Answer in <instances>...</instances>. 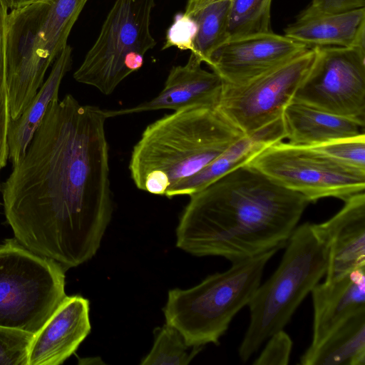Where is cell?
Here are the masks:
<instances>
[{"mask_svg": "<svg viewBox=\"0 0 365 365\" xmlns=\"http://www.w3.org/2000/svg\"><path fill=\"white\" fill-rule=\"evenodd\" d=\"M107 118L71 94L54 100L1 186L14 238L65 270L96 255L111 220Z\"/></svg>", "mask_w": 365, "mask_h": 365, "instance_id": "1", "label": "cell"}, {"mask_svg": "<svg viewBox=\"0 0 365 365\" xmlns=\"http://www.w3.org/2000/svg\"><path fill=\"white\" fill-rule=\"evenodd\" d=\"M190 196L176 247L232 263L284 247L309 204L247 164Z\"/></svg>", "mask_w": 365, "mask_h": 365, "instance_id": "2", "label": "cell"}, {"mask_svg": "<svg viewBox=\"0 0 365 365\" xmlns=\"http://www.w3.org/2000/svg\"><path fill=\"white\" fill-rule=\"evenodd\" d=\"M244 135L217 108L176 110L144 130L131 153L130 176L138 189L165 196Z\"/></svg>", "mask_w": 365, "mask_h": 365, "instance_id": "3", "label": "cell"}, {"mask_svg": "<svg viewBox=\"0 0 365 365\" xmlns=\"http://www.w3.org/2000/svg\"><path fill=\"white\" fill-rule=\"evenodd\" d=\"M279 265L260 284L248 304L250 323L239 347L247 361L274 333L284 329L294 312L326 274V245L313 224L297 227L286 245Z\"/></svg>", "mask_w": 365, "mask_h": 365, "instance_id": "4", "label": "cell"}, {"mask_svg": "<svg viewBox=\"0 0 365 365\" xmlns=\"http://www.w3.org/2000/svg\"><path fill=\"white\" fill-rule=\"evenodd\" d=\"M277 251L232 263L229 269L209 275L191 288L169 290L163 309L166 324L175 328L189 346L218 344L234 317L248 305L262 283L265 266Z\"/></svg>", "mask_w": 365, "mask_h": 365, "instance_id": "5", "label": "cell"}, {"mask_svg": "<svg viewBox=\"0 0 365 365\" xmlns=\"http://www.w3.org/2000/svg\"><path fill=\"white\" fill-rule=\"evenodd\" d=\"M65 269L16 239L0 245V326L35 334L66 297Z\"/></svg>", "mask_w": 365, "mask_h": 365, "instance_id": "6", "label": "cell"}, {"mask_svg": "<svg viewBox=\"0 0 365 365\" xmlns=\"http://www.w3.org/2000/svg\"><path fill=\"white\" fill-rule=\"evenodd\" d=\"M154 5L155 0H115L74 79L109 95L140 69L157 43L150 29Z\"/></svg>", "mask_w": 365, "mask_h": 365, "instance_id": "7", "label": "cell"}, {"mask_svg": "<svg viewBox=\"0 0 365 365\" xmlns=\"http://www.w3.org/2000/svg\"><path fill=\"white\" fill-rule=\"evenodd\" d=\"M247 164L309 202L329 197L344 201L365 189V171L347 166L313 147L279 141Z\"/></svg>", "mask_w": 365, "mask_h": 365, "instance_id": "8", "label": "cell"}, {"mask_svg": "<svg viewBox=\"0 0 365 365\" xmlns=\"http://www.w3.org/2000/svg\"><path fill=\"white\" fill-rule=\"evenodd\" d=\"M314 61L292 101L365 125V50L315 48Z\"/></svg>", "mask_w": 365, "mask_h": 365, "instance_id": "9", "label": "cell"}, {"mask_svg": "<svg viewBox=\"0 0 365 365\" xmlns=\"http://www.w3.org/2000/svg\"><path fill=\"white\" fill-rule=\"evenodd\" d=\"M315 56V48H309L243 83H224L218 110L245 135L264 128L282 117Z\"/></svg>", "mask_w": 365, "mask_h": 365, "instance_id": "10", "label": "cell"}, {"mask_svg": "<svg viewBox=\"0 0 365 365\" xmlns=\"http://www.w3.org/2000/svg\"><path fill=\"white\" fill-rule=\"evenodd\" d=\"M309 49L284 35L270 33L230 39L206 63L224 83L237 85L271 71Z\"/></svg>", "mask_w": 365, "mask_h": 365, "instance_id": "11", "label": "cell"}, {"mask_svg": "<svg viewBox=\"0 0 365 365\" xmlns=\"http://www.w3.org/2000/svg\"><path fill=\"white\" fill-rule=\"evenodd\" d=\"M88 0H49L19 9L24 45L47 71L67 46L70 32Z\"/></svg>", "mask_w": 365, "mask_h": 365, "instance_id": "12", "label": "cell"}, {"mask_svg": "<svg viewBox=\"0 0 365 365\" xmlns=\"http://www.w3.org/2000/svg\"><path fill=\"white\" fill-rule=\"evenodd\" d=\"M202 63L190 53L185 65L171 68L164 88L155 98L129 108L105 110L107 118L161 109L217 108L224 82L214 71L203 69Z\"/></svg>", "mask_w": 365, "mask_h": 365, "instance_id": "13", "label": "cell"}, {"mask_svg": "<svg viewBox=\"0 0 365 365\" xmlns=\"http://www.w3.org/2000/svg\"><path fill=\"white\" fill-rule=\"evenodd\" d=\"M343 207L328 220L313 224L328 253L326 282L365 267V193L346 199Z\"/></svg>", "mask_w": 365, "mask_h": 365, "instance_id": "14", "label": "cell"}, {"mask_svg": "<svg viewBox=\"0 0 365 365\" xmlns=\"http://www.w3.org/2000/svg\"><path fill=\"white\" fill-rule=\"evenodd\" d=\"M89 301L66 296L36 333L29 349L28 365H59L78 349L90 334Z\"/></svg>", "mask_w": 365, "mask_h": 365, "instance_id": "15", "label": "cell"}, {"mask_svg": "<svg viewBox=\"0 0 365 365\" xmlns=\"http://www.w3.org/2000/svg\"><path fill=\"white\" fill-rule=\"evenodd\" d=\"M313 329L310 346L322 341L349 318L365 312V267L318 283L311 291Z\"/></svg>", "mask_w": 365, "mask_h": 365, "instance_id": "16", "label": "cell"}, {"mask_svg": "<svg viewBox=\"0 0 365 365\" xmlns=\"http://www.w3.org/2000/svg\"><path fill=\"white\" fill-rule=\"evenodd\" d=\"M286 138L282 117L249 135H245L194 175L171 187L165 195L171 198L190 195L222 176L247 164L268 145Z\"/></svg>", "mask_w": 365, "mask_h": 365, "instance_id": "17", "label": "cell"}, {"mask_svg": "<svg viewBox=\"0 0 365 365\" xmlns=\"http://www.w3.org/2000/svg\"><path fill=\"white\" fill-rule=\"evenodd\" d=\"M284 36L309 48L327 46L365 50V8L348 12L298 16Z\"/></svg>", "mask_w": 365, "mask_h": 365, "instance_id": "18", "label": "cell"}, {"mask_svg": "<svg viewBox=\"0 0 365 365\" xmlns=\"http://www.w3.org/2000/svg\"><path fill=\"white\" fill-rule=\"evenodd\" d=\"M282 118L286 138L300 146L314 147L361 133L359 125L351 120L292 100Z\"/></svg>", "mask_w": 365, "mask_h": 365, "instance_id": "19", "label": "cell"}, {"mask_svg": "<svg viewBox=\"0 0 365 365\" xmlns=\"http://www.w3.org/2000/svg\"><path fill=\"white\" fill-rule=\"evenodd\" d=\"M72 63V48L67 44L53 62L51 71L28 107L15 120H9L7 131L9 158L15 165L24 155L41 124L49 104L58 99L63 78Z\"/></svg>", "mask_w": 365, "mask_h": 365, "instance_id": "20", "label": "cell"}, {"mask_svg": "<svg viewBox=\"0 0 365 365\" xmlns=\"http://www.w3.org/2000/svg\"><path fill=\"white\" fill-rule=\"evenodd\" d=\"M302 365H365V312L339 325L322 341L309 346Z\"/></svg>", "mask_w": 365, "mask_h": 365, "instance_id": "21", "label": "cell"}, {"mask_svg": "<svg viewBox=\"0 0 365 365\" xmlns=\"http://www.w3.org/2000/svg\"><path fill=\"white\" fill-rule=\"evenodd\" d=\"M230 0L212 3L192 14L197 31L190 51L205 63L212 53L228 40L227 27Z\"/></svg>", "mask_w": 365, "mask_h": 365, "instance_id": "22", "label": "cell"}, {"mask_svg": "<svg viewBox=\"0 0 365 365\" xmlns=\"http://www.w3.org/2000/svg\"><path fill=\"white\" fill-rule=\"evenodd\" d=\"M271 3L272 0H230L228 40L272 32Z\"/></svg>", "mask_w": 365, "mask_h": 365, "instance_id": "23", "label": "cell"}, {"mask_svg": "<svg viewBox=\"0 0 365 365\" xmlns=\"http://www.w3.org/2000/svg\"><path fill=\"white\" fill-rule=\"evenodd\" d=\"M154 334L153 347L141 365H187L202 349L187 345L180 332L166 323L155 329Z\"/></svg>", "mask_w": 365, "mask_h": 365, "instance_id": "24", "label": "cell"}, {"mask_svg": "<svg viewBox=\"0 0 365 365\" xmlns=\"http://www.w3.org/2000/svg\"><path fill=\"white\" fill-rule=\"evenodd\" d=\"M353 168L365 171V134L328 142L313 147Z\"/></svg>", "mask_w": 365, "mask_h": 365, "instance_id": "25", "label": "cell"}, {"mask_svg": "<svg viewBox=\"0 0 365 365\" xmlns=\"http://www.w3.org/2000/svg\"><path fill=\"white\" fill-rule=\"evenodd\" d=\"M34 334L0 326V365H28L29 349Z\"/></svg>", "mask_w": 365, "mask_h": 365, "instance_id": "26", "label": "cell"}, {"mask_svg": "<svg viewBox=\"0 0 365 365\" xmlns=\"http://www.w3.org/2000/svg\"><path fill=\"white\" fill-rule=\"evenodd\" d=\"M197 31V25L192 16L185 13H178L167 30L162 49L176 47L181 50L191 51Z\"/></svg>", "mask_w": 365, "mask_h": 365, "instance_id": "27", "label": "cell"}, {"mask_svg": "<svg viewBox=\"0 0 365 365\" xmlns=\"http://www.w3.org/2000/svg\"><path fill=\"white\" fill-rule=\"evenodd\" d=\"M292 349V341L284 331L274 333L264 349L255 360V365H286L289 363Z\"/></svg>", "mask_w": 365, "mask_h": 365, "instance_id": "28", "label": "cell"}, {"mask_svg": "<svg viewBox=\"0 0 365 365\" xmlns=\"http://www.w3.org/2000/svg\"><path fill=\"white\" fill-rule=\"evenodd\" d=\"M365 8V0H312L298 16L309 17L348 12Z\"/></svg>", "mask_w": 365, "mask_h": 365, "instance_id": "29", "label": "cell"}, {"mask_svg": "<svg viewBox=\"0 0 365 365\" xmlns=\"http://www.w3.org/2000/svg\"><path fill=\"white\" fill-rule=\"evenodd\" d=\"M7 7L0 0V109L8 106L6 79Z\"/></svg>", "mask_w": 365, "mask_h": 365, "instance_id": "30", "label": "cell"}, {"mask_svg": "<svg viewBox=\"0 0 365 365\" xmlns=\"http://www.w3.org/2000/svg\"><path fill=\"white\" fill-rule=\"evenodd\" d=\"M219 1L223 0H187L184 13L191 15L202 7Z\"/></svg>", "mask_w": 365, "mask_h": 365, "instance_id": "31", "label": "cell"}, {"mask_svg": "<svg viewBox=\"0 0 365 365\" xmlns=\"http://www.w3.org/2000/svg\"><path fill=\"white\" fill-rule=\"evenodd\" d=\"M48 1L49 0H11V10L19 9L36 3L46 2Z\"/></svg>", "mask_w": 365, "mask_h": 365, "instance_id": "32", "label": "cell"}, {"mask_svg": "<svg viewBox=\"0 0 365 365\" xmlns=\"http://www.w3.org/2000/svg\"><path fill=\"white\" fill-rule=\"evenodd\" d=\"M1 1L7 7L8 9H11V0H1Z\"/></svg>", "mask_w": 365, "mask_h": 365, "instance_id": "33", "label": "cell"}]
</instances>
